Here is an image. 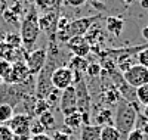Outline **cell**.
I'll return each instance as SVG.
<instances>
[{
	"label": "cell",
	"instance_id": "26",
	"mask_svg": "<svg viewBox=\"0 0 148 140\" xmlns=\"http://www.w3.org/2000/svg\"><path fill=\"white\" fill-rule=\"evenodd\" d=\"M10 74H12V63L0 59V78L3 80V83H8Z\"/></svg>",
	"mask_w": 148,
	"mask_h": 140
},
{
	"label": "cell",
	"instance_id": "13",
	"mask_svg": "<svg viewBox=\"0 0 148 140\" xmlns=\"http://www.w3.org/2000/svg\"><path fill=\"white\" fill-rule=\"evenodd\" d=\"M95 125L105 127V125H114V111L111 108H102L95 113Z\"/></svg>",
	"mask_w": 148,
	"mask_h": 140
},
{
	"label": "cell",
	"instance_id": "41",
	"mask_svg": "<svg viewBox=\"0 0 148 140\" xmlns=\"http://www.w3.org/2000/svg\"><path fill=\"white\" fill-rule=\"evenodd\" d=\"M2 84H3V80H2V78H0V87H2Z\"/></svg>",
	"mask_w": 148,
	"mask_h": 140
},
{
	"label": "cell",
	"instance_id": "17",
	"mask_svg": "<svg viewBox=\"0 0 148 140\" xmlns=\"http://www.w3.org/2000/svg\"><path fill=\"white\" fill-rule=\"evenodd\" d=\"M37 120L40 121V124L45 127L46 133L47 131H55L56 130V117L52 111H46L43 112L40 117H37Z\"/></svg>",
	"mask_w": 148,
	"mask_h": 140
},
{
	"label": "cell",
	"instance_id": "32",
	"mask_svg": "<svg viewBox=\"0 0 148 140\" xmlns=\"http://www.w3.org/2000/svg\"><path fill=\"white\" fill-rule=\"evenodd\" d=\"M144 139V133L139 128H133L132 131L127 133V140H142Z\"/></svg>",
	"mask_w": 148,
	"mask_h": 140
},
{
	"label": "cell",
	"instance_id": "27",
	"mask_svg": "<svg viewBox=\"0 0 148 140\" xmlns=\"http://www.w3.org/2000/svg\"><path fill=\"white\" fill-rule=\"evenodd\" d=\"M46 111H51V108H49V105H47V102L45 99H37L36 100V105H34V118L40 117L42 113L46 112Z\"/></svg>",
	"mask_w": 148,
	"mask_h": 140
},
{
	"label": "cell",
	"instance_id": "29",
	"mask_svg": "<svg viewBox=\"0 0 148 140\" xmlns=\"http://www.w3.org/2000/svg\"><path fill=\"white\" fill-rule=\"evenodd\" d=\"M14 139H15L14 133L6 124L0 125V140H14Z\"/></svg>",
	"mask_w": 148,
	"mask_h": 140
},
{
	"label": "cell",
	"instance_id": "39",
	"mask_svg": "<svg viewBox=\"0 0 148 140\" xmlns=\"http://www.w3.org/2000/svg\"><path fill=\"white\" fill-rule=\"evenodd\" d=\"M14 140H30V137H25V136H15Z\"/></svg>",
	"mask_w": 148,
	"mask_h": 140
},
{
	"label": "cell",
	"instance_id": "7",
	"mask_svg": "<svg viewBox=\"0 0 148 140\" xmlns=\"http://www.w3.org/2000/svg\"><path fill=\"white\" fill-rule=\"evenodd\" d=\"M58 111H61V113L64 117L70 115L73 112H77V97H76V88H74V86H70L65 90H62L61 99H59V105H58Z\"/></svg>",
	"mask_w": 148,
	"mask_h": 140
},
{
	"label": "cell",
	"instance_id": "24",
	"mask_svg": "<svg viewBox=\"0 0 148 140\" xmlns=\"http://www.w3.org/2000/svg\"><path fill=\"white\" fill-rule=\"evenodd\" d=\"M135 93H136V102L144 106H148V84H144L141 87H138L136 90H135Z\"/></svg>",
	"mask_w": 148,
	"mask_h": 140
},
{
	"label": "cell",
	"instance_id": "16",
	"mask_svg": "<svg viewBox=\"0 0 148 140\" xmlns=\"http://www.w3.org/2000/svg\"><path fill=\"white\" fill-rule=\"evenodd\" d=\"M88 65H89V62H88V59H86V58H79V56H73V55H71V58H70V60L67 63V67L73 72H77V74L86 72Z\"/></svg>",
	"mask_w": 148,
	"mask_h": 140
},
{
	"label": "cell",
	"instance_id": "30",
	"mask_svg": "<svg viewBox=\"0 0 148 140\" xmlns=\"http://www.w3.org/2000/svg\"><path fill=\"white\" fill-rule=\"evenodd\" d=\"M3 18H5V21L9 22V24H16L19 16H18V14H16L14 9H6V10L3 12Z\"/></svg>",
	"mask_w": 148,
	"mask_h": 140
},
{
	"label": "cell",
	"instance_id": "25",
	"mask_svg": "<svg viewBox=\"0 0 148 140\" xmlns=\"http://www.w3.org/2000/svg\"><path fill=\"white\" fill-rule=\"evenodd\" d=\"M101 74H102L101 63L99 62H89L88 69H86V75L90 78H98V77H101Z\"/></svg>",
	"mask_w": 148,
	"mask_h": 140
},
{
	"label": "cell",
	"instance_id": "34",
	"mask_svg": "<svg viewBox=\"0 0 148 140\" xmlns=\"http://www.w3.org/2000/svg\"><path fill=\"white\" fill-rule=\"evenodd\" d=\"M51 137H52V140H70V137H71V136H67V134H64L62 131L55 130V131H53V134H52Z\"/></svg>",
	"mask_w": 148,
	"mask_h": 140
},
{
	"label": "cell",
	"instance_id": "12",
	"mask_svg": "<svg viewBox=\"0 0 148 140\" xmlns=\"http://www.w3.org/2000/svg\"><path fill=\"white\" fill-rule=\"evenodd\" d=\"M28 77H31V74L28 71V67L24 60H16L12 63V74L8 80V83L5 84H19L24 83Z\"/></svg>",
	"mask_w": 148,
	"mask_h": 140
},
{
	"label": "cell",
	"instance_id": "40",
	"mask_svg": "<svg viewBox=\"0 0 148 140\" xmlns=\"http://www.w3.org/2000/svg\"><path fill=\"white\" fill-rule=\"evenodd\" d=\"M121 2L125 3L126 6H129V5H132V2H133V0H121Z\"/></svg>",
	"mask_w": 148,
	"mask_h": 140
},
{
	"label": "cell",
	"instance_id": "2",
	"mask_svg": "<svg viewBox=\"0 0 148 140\" xmlns=\"http://www.w3.org/2000/svg\"><path fill=\"white\" fill-rule=\"evenodd\" d=\"M138 120V106L136 103H129L126 100H120L114 112V127L123 134H127L136 125Z\"/></svg>",
	"mask_w": 148,
	"mask_h": 140
},
{
	"label": "cell",
	"instance_id": "4",
	"mask_svg": "<svg viewBox=\"0 0 148 140\" xmlns=\"http://www.w3.org/2000/svg\"><path fill=\"white\" fill-rule=\"evenodd\" d=\"M74 88H76V97H77V112L82 113V115H90L93 99L89 93V88L84 78H82L79 83L74 84Z\"/></svg>",
	"mask_w": 148,
	"mask_h": 140
},
{
	"label": "cell",
	"instance_id": "14",
	"mask_svg": "<svg viewBox=\"0 0 148 140\" xmlns=\"http://www.w3.org/2000/svg\"><path fill=\"white\" fill-rule=\"evenodd\" d=\"M105 28L113 35L119 37L121 34L123 28H125V19L120 16H108V18H105Z\"/></svg>",
	"mask_w": 148,
	"mask_h": 140
},
{
	"label": "cell",
	"instance_id": "18",
	"mask_svg": "<svg viewBox=\"0 0 148 140\" xmlns=\"http://www.w3.org/2000/svg\"><path fill=\"white\" fill-rule=\"evenodd\" d=\"M64 125L68 127V128L71 130H80L82 128V125H83V121H82V113L79 112H73L70 113V115L64 117Z\"/></svg>",
	"mask_w": 148,
	"mask_h": 140
},
{
	"label": "cell",
	"instance_id": "22",
	"mask_svg": "<svg viewBox=\"0 0 148 140\" xmlns=\"http://www.w3.org/2000/svg\"><path fill=\"white\" fill-rule=\"evenodd\" d=\"M61 93H62V92L56 90V88H52V92L45 97V100L47 102V105H49V108H51V111H53L55 108H58L59 99H61Z\"/></svg>",
	"mask_w": 148,
	"mask_h": 140
},
{
	"label": "cell",
	"instance_id": "10",
	"mask_svg": "<svg viewBox=\"0 0 148 140\" xmlns=\"http://www.w3.org/2000/svg\"><path fill=\"white\" fill-rule=\"evenodd\" d=\"M65 44L73 56L86 58L90 53V44L88 43V40L84 37H71Z\"/></svg>",
	"mask_w": 148,
	"mask_h": 140
},
{
	"label": "cell",
	"instance_id": "38",
	"mask_svg": "<svg viewBox=\"0 0 148 140\" xmlns=\"http://www.w3.org/2000/svg\"><path fill=\"white\" fill-rule=\"evenodd\" d=\"M139 5L144 9H148V0H139Z\"/></svg>",
	"mask_w": 148,
	"mask_h": 140
},
{
	"label": "cell",
	"instance_id": "37",
	"mask_svg": "<svg viewBox=\"0 0 148 140\" xmlns=\"http://www.w3.org/2000/svg\"><path fill=\"white\" fill-rule=\"evenodd\" d=\"M141 35L144 40H148V25H145V27L141 30Z\"/></svg>",
	"mask_w": 148,
	"mask_h": 140
},
{
	"label": "cell",
	"instance_id": "5",
	"mask_svg": "<svg viewBox=\"0 0 148 140\" xmlns=\"http://www.w3.org/2000/svg\"><path fill=\"white\" fill-rule=\"evenodd\" d=\"M46 60H47V49L46 47L30 50L25 55V59H24V62L27 63L28 71L33 77H36L43 69V67L46 65Z\"/></svg>",
	"mask_w": 148,
	"mask_h": 140
},
{
	"label": "cell",
	"instance_id": "20",
	"mask_svg": "<svg viewBox=\"0 0 148 140\" xmlns=\"http://www.w3.org/2000/svg\"><path fill=\"white\" fill-rule=\"evenodd\" d=\"M15 115V109L8 103H0V124H8Z\"/></svg>",
	"mask_w": 148,
	"mask_h": 140
},
{
	"label": "cell",
	"instance_id": "9",
	"mask_svg": "<svg viewBox=\"0 0 148 140\" xmlns=\"http://www.w3.org/2000/svg\"><path fill=\"white\" fill-rule=\"evenodd\" d=\"M31 117L25 115V113H15L12 120L6 124L9 128L12 130L14 136H25V137H30V124H31Z\"/></svg>",
	"mask_w": 148,
	"mask_h": 140
},
{
	"label": "cell",
	"instance_id": "8",
	"mask_svg": "<svg viewBox=\"0 0 148 140\" xmlns=\"http://www.w3.org/2000/svg\"><path fill=\"white\" fill-rule=\"evenodd\" d=\"M51 84L53 88L62 92L67 87L73 86V71L68 67H59L51 75Z\"/></svg>",
	"mask_w": 148,
	"mask_h": 140
},
{
	"label": "cell",
	"instance_id": "35",
	"mask_svg": "<svg viewBox=\"0 0 148 140\" xmlns=\"http://www.w3.org/2000/svg\"><path fill=\"white\" fill-rule=\"evenodd\" d=\"M88 0H65V3L68 6H73V7H79V6H83Z\"/></svg>",
	"mask_w": 148,
	"mask_h": 140
},
{
	"label": "cell",
	"instance_id": "36",
	"mask_svg": "<svg viewBox=\"0 0 148 140\" xmlns=\"http://www.w3.org/2000/svg\"><path fill=\"white\" fill-rule=\"evenodd\" d=\"M30 140H52V137L45 133V134H39V136H31Z\"/></svg>",
	"mask_w": 148,
	"mask_h": 140
},
{
	"label": "cell",
	"instance_id": "31",
	"mask_svg": "<svg viewBox=\"0 0 148 140\" xmlns=\"http://www.w3.org/2000/svg\"><path fill=\"white\" fill-rule=\"evenodd\" d=\"M136 59H138V63L145 68H148V47L142 49L141 52H138L136 55Z\"/></svg>",
	"mask_w": 148,
	"mask_h": 140
},
{
	"label": "cell",
	"instance_id": "42",
	"mask_svg": "<svg viewBox=\"0 0 148 140\" xmlns=\"http://www.w3.org/2000/svg\"><path fill=\"white\" fill-rule=\"evenodd\" d=\"M138 2H139V0H138Z\"/></svg>",
	"mask_w": 148,
	"mask_h": 140
},
{
	"label": "cell",
	"instance_id": "33",
	"mask_svg": "<svg viewBox=\"0 0 148 140\" xmlns=\"http://www.w3.org/2000/svg\"><path fill=\"white\" fill-rule=\"evenodd\" d=\"M36 5L43 10H51V7L53 5V0H36Z\"/></svg>",
	"mask_w": 148,
	"mask_h": 140
},
{
	"label": "cell",
	"instance_id": "1",
	"mask_svg": "<svg viewBox=\"0 0 148 140\" xmlns=\"http://www.w3.org/2000/svg\"><path fill=\"white\" fill-rule=\"evenodd\" d=\"M36 90V77H28L24 83L19 84H2L0 87V103H8L15 109L22 99L30 94H34Z\"/></svg>",
	"mask_w": 148,
	"mask_h": 140
},
{
	"label": "cell",
	"instance_id": "43",
	"mask_svg": "<svg viewBox=\"0 0 148 140\" xmlns=\"http://www.w3.org/2000/svg\"><path fill=\"white\" fill-rule=\"evenodd\" d=\"M0 125H2V124H0Z\"/></svg>",
	"mask_w": 148,
	"mask_h": 140
},
{
	"label": "cell",
	"instance_id": "6",
	"mask_svg": "<svg viewBox=\"0 0 148 140\" xmlns=\"http://www.w3.org/2000/svg\"><path fill=\"white\" fill-rule=\"evenodd\" d=\"M123 80L133 88L148 84V68L139 65V63H135L132 68H129L126 72H123Z\"/></svg>",
	"mask_w": 148,
	"mask_h": 140
},
{
	"label": "cell",
	"instance_id": "11",
	"mask_svg": "<svg viewBox=\"0 0 148 140\" xmlns=\"http://www.w3.org/2000/svg\"><path fill=\"white\" fill-rule=\"evenodd\" d=\"M58 18L59 16L55 12H47V14H45L39 18V28H40V31H45L49 37H51V41H53L55 35H56Z\"/></svg>",
	"mask_w": 148,
	"mask_h": 140
},
{
	"label": "cell",
	"instance_id": "21",
	"mask_svg": "<svg viewBox=\"0 0 148 140\" xmlns=\"http://www.w3.org/2000/svg\"><path fill=\"white\" fill-rule=\"evenodd\" d=\"M129 55H130V53H123V55L116 60V65H117V68H119L121 72H126L129 68H132V67L135 65L133 59L129 58Z\"/></svg>",
	"mask_w": 148,
	"mask_h": 140
},
{
	"label": "cell",
	"instance_id": "23",
	"mask_svg": "<svg viewBox=\"0 0 148 140\" xmlns=\"http://www.w3.org/2000/svg\"><path fill=\"white\" fill-rule=\"evenodd\" d=\"M5 44L10 46V47H15V49H19L22 46V41H21V37L18 33H9L5 35V40H3Z\"/></svg>",
	"mask_w": 148,
	"mask_h": 140
},
{
	"label": "cell",
	"instance_id": "28",
	"mask_svg": "<svg viewBox=\"0 0 148 140\" xmlns=\"http://www.w3.org/2000/svg\"><path fill=\"white\" fill-rule=\"evenodd\" d=\"M46 130L45 127L40 124V121L37 118H33L31 120V124H30V137L31 136H39V134H45Z\"/></svg>",
	"mask_w": 148,
	"mask_h": 140
},
{
	"label": "cell",
	"instance_id": "3",
	"mask_svg": "<svg viewBox=\"0 0 148 140\" xmlns=\"http://www.w3.org/2000/svg\"><path fill=\"white\" fill-rule=\"evenodd\" d=\"M40 35V28H39V16L36 14L34 6L30 7V10L27 12V15L24 16L22 22H21V31H19V37L22 44L25 46V49H30L34 46V43L39 40Z\"/></svg>",
	"mask_w": 148,
	"mask_h": 140
},
{
	"label": "cell",
	"instance_id": "19",
	"mask_svg": "<svg viewBox=\"0 0 148 140\" xmlns=\"http://www.w3.org/2000/svg\"><path fill=\"white\" fill-rule=\"evenodd\" d=\"M121 133L114 125H105L101 127V140H120Z\"/></svg>",
	"mask_w": 148,
	"mask_h": 140
},
{
	"label": "cell",
	"instance_id": "15",
	"mask_svg": "<svg viewBox=\"0 0 148 140\" xmlns=\"http://www.w3.org/2000/svg\"><path fill=\"white\" fill-rule=\"evenodd\" d=\"M80 140H101V127L99 125H82L80 128Z\"/></svg>",
	"mask_w": 148,
	"mask_h": 140
}]
</instances>
